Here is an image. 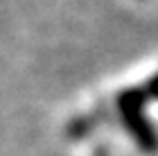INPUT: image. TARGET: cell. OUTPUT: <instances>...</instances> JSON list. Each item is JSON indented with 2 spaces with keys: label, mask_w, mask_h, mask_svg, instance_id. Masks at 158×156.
I'll list each match as a JSON object with an SVG mask.
<instances>
[{
  "label": "cell",
  "mask_w": 158,
  "mask_h": 156,
  "mask_svg": "<svg viewBox=\"0 0 158 156\" xmlns=\"http://www.w3.org/2000/svg\"><path fill=\"white\" fill-rule=\"evenodd\" d=\"M118 104H120L122 118H124L129 131L135 136V140H140V143H145V145H152L154 138L149 136V131H147L149 127H147L145 120H142V113H140L142 95L135 93V91H127V93H122L118 97Z\"/></svg>",
  "instance_id": "6da1fadb"
},
{
  "label": "cell",
  "mask_w": 158,
  "mask_h": 156,
  "mask_svg": "<svg viewBox=\"0 0 158 156\" xmlns=\"http://www.w3.org/2000/svg\"><path fill=\"white\" fill-rule=\"evenodd\" d=\"M149 88L154 91V95H158V79H154L152 84H149Z\"/></svg>",
  "instance_id": "7a4b0ae2"
}]
</instances>
